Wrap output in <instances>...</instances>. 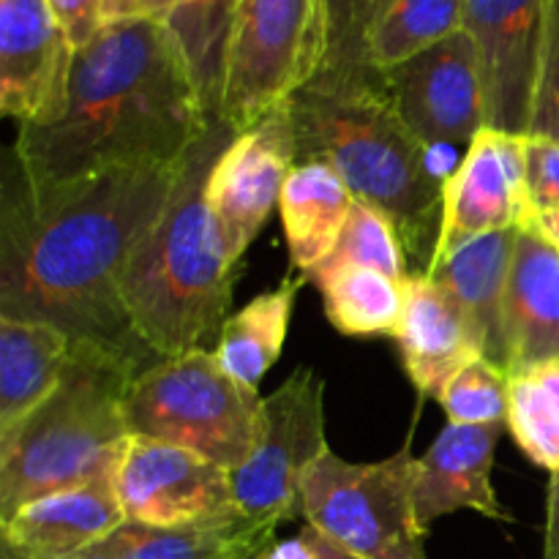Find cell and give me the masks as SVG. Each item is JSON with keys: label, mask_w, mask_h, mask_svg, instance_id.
<instances>
[{"label": "cell", "mask_w": 559, "mask_h": 559, "mask_svg": "<svg viewBox=\"0 0 559 559\" xmlns=\"http://www.w3.org/2000/svg\"><path fill=\"white\" fill-rule=\"evenodd\" d=\"M178 167L115 169L55 189H31L5 162L0 317L49 322L74 344L140 366L158 360L134 331L126 276L167 205Z\"/></svg>", "instance_id": "6da1fadb"}, {"label": "cell", "mask_w": 559, "mask_h": 559, "mask_svg": "<svg viewBox=\"0 0 559 559\" xmlns=\"http://www.w3.org/2000/svg\"><path fill=\"white\" fill-rule=\"evenodd\" d=\"M213 123L167 22L115 20L74 49L60 107L20 126L9 164L31 189L178 167Z\"/></svg>", "instance_id": "7a4b0ae2"}, {"label": "cell", "mask_w": 559, "mask_h": 559, "mask_svg": "<svg viewBox=\"0 0 559 559\" xmlns=\"http://www.w3.org/2000/svg\"><path fill=\"white\" fill-rule=\"evenodd\" d=\"M298 131V162H328L355 200L396 224L413 273L429 271L442 224L445 178L431 151L402 123L380 71L320 74L289 102Z\"/></svg>", "instance_id": "3957f363"}, {"label": "cell", "mask_w": 559, "mask_h": 559, "mask_svg": "<svg viewBox=\"0 0 559 559\" xmlns=\"http://www.w3.org/2000/svg\"><path fill=\"white\" fill-rule=\"evenodd\" d=\"M235 131L222 120L180 162L162 216L136 249L126 276V306L136 336L156 358L200 349L222 333L235 276L207 205V180Z\"/></svg>", "instance_id": "277c9868"}, {"label": "cell", "mask_w": 559, "mask_h": 559, "mask_svg": "<svg viewBox=\"0 0 559 559\" xmlns=\"http://www.w3.org/2000/svg\"><path fill=\"white\" fill-rule=\"evenodd\" d=\"M142 369L74 344L58 388L0 435V522L38 497L118 473L131 440L126 396Z\"/></svg>", "instance_id": "5b68a950"}, {"label": "cell", "mask_w": 559, "mask_h": 559, "mask_svg": "<svg viewBox=\"0 0 559 559\" xmlns=\"http://www.w3.org/2000/svg\"><path fill=\"white\" fill-rule=\"evenodd\" d=\"M260 409V393L235 382L205 347L153 360L126 396L131 437L186 448L229 473L254 451Z\"/></svg>", "instance_id": "8992f818"}, {"label": "cell", "mask_w": 559, "mask_h": 559, "mask_svg": "<svg viewBox=\"0 0 559 559\" xmlns=\"http://www.w3.org/2000/svg\"><path fill=\"white\" fill-rule=\"evenodd\" d=\"M328 58L325 0H238L224 52L218 120L240 134L287 107Z\"/></svg>", "instance_id": "52a82bcc"}, {"label": "cell", "mask_w": 559, "mask_h": 559, "mask_svg": "<svg viewBox=\"0 0 559 559\" xmlns=\"http://www.w3.org/2000/svg\"><path fill=\"white\" fill-rule=\"evenodd\" d=\"M418 409L407 440L393 456L353 464L328 451L300 486V516L360 559H429L413 502Z\"/></svg>", "instance_id": "ba28073f"}, {"label": "cell", "mask_w": 559, "mask_h": 559, "mask_svg": "<svg viewBox=\"0 0 559 559\" xmlns=\"http://www.w3.org/2000/svg\"><path fill=\"white\" fill-rule=\"evenodd\" d=\"M328 451L325 382L314 369L298 366L262 399L254 451L229 473L238 511L271 530L298 519L306 473Z\"/></svg>", "instance_id": "9c48e42d"}, {"label": "cell", "mask_w": 559, "mask_h": 559, "mask_svg": "<svg viewBox=\"0 0 559 559\" xmlns=\"http://www.w3.org/2000/svg\"><path fill=\"white\" fill-rule=\"evenodd\" d=\"M402 123L426 147H464L486 129V91L473 38L464 31L380 71Z\"/></svg>", "instance_id": "30bf717a"}, {"label": "cell", "mask_w": 559, "mask_h": 559, "mask_svg": "<svg viewBox=\"0 0 559 559\" xmlns=\"http://www.w3.org/2000/svg\"><path fill=\"white\" fill-rule=\"evenodd\" d=\"M298 164L293 109L282 107L229 140L207 180V205L233 265L282 202L284 183Z\"/></svg>", "instance_id": "8fae6325"}, {"label": "cell", "mask_w": 559, "mask_h": 559, "mask_svg": "<svg viewBox=\"0 0 559 559\" xmlns=\"http://www.w3.org/2000/svg\"><path fill=\"white\" fill-rule=\"evenodd\" d=\"M549 11L551 0H467L464 5V33L478 55L489 129L527 134Z\"/></svg>", "instance_id": "7c38bea8"}, {"label": "cell", "mask_w": 559, "mask_h": 559, "mask_svg": "<svg viewBox=\"0 0 559 559\" xmlns=\"http://www.w3.org/2000/svg\"><path fill=\"white\" fill-rule=\"evenodd\" d=\"M126 522L180 527L240 513L229 469L169 442L131 437L115 473Z\"/></svg>", "instance_id": "4fadbf2b"}, {"label": "cell", "mask_w": 559, "mask_h": 559, "mask_svg": "<svg viewBox=\"0 0 559 559\" xmlns=\"http://www.w3.org/2000/svg\"><path fill=\"white\" fill-rule=\"evenodd\" d=\"M533 216L524 136L486 126L445 180L440 238L431 262L480 235L522 227Z\"/></svg>", "instance_id": "5bb4252c"}, {"label": "cell", "mask_w": 559, "mask_h": 559, "mask_svg": "<svg viewBox=\"0 0 559 559\" xmlns=\"http://www.w3.org/2000/svg\"><path fill=\"white\" fill-rule=\"evenodd\" d=\"M71 47L47 0H0V109L16 126L47 120L60 107Z\"/></svg>", "instance_id": "9a60e30c"}, {"label": "cell", "mask_w": 559, "mask_h": 559, "mask_svg": "<svg viewBox=\"0 0 559 559\" xmlns=\"http://www.w3.org/2000/svg\"><path fill=\"white\" fill-rule=\"evenodd\" d=\"M502 424H448L429 451L413 464L415 516L424 533L456 511H475L491 522H513L491 486L497 442Z\"/></svg>", "instance_id": "2e32d148"}, {"label": "cell", "mask_w": 559, "mask_h": 559, "mask_svg": "<svg viewBox=\"0 0 559 559\" xmlns=\"http://www.w3.org/2000/svg\"><path fill=\"white\" fill-rule=\"evenodd\" d=\"M126 524L115 473L27 502L0 522L3 546L16 559H66Z\"/></svg>", "instance_id": "e0dca14e"}, {"label": "cell", "mask_w": 559, "mask_h": 559, "mask_svg": "<svg viewBox=\"0 0 559 559\" xmlns=\"http://www.w3.org/2000/svg\"><path fill=\"white\" fill-rule=\"evenodd\" d=\"M502 328L508 374L559 360V249L533 218L516 229Z\"/></svg>", "instance_id": "ac0fdd59"}, {"label": "cell", "mask_w": 559, "mask_h": 559, "mask_svg": "<svg viewBox=\"0 0 559 559\" xmlns=\"http://www.w3.org/2000/svg\"><path fill=\"white\" fill-rule=\"evenodd\" d=\"M393 338L399 342L404 371L418 391V402H440L448 382L464 366L484 358L464 311L426 273H409L407 309Z\"/></svg>", "instance_id": "d6986e66"}, {"label": "cell", "mask_w": 559, "mask_h": 559, "mask_svg": "<svg viewBox=\"0 0 559 559\" xmlns=\"http://www.w3.org/2000/svg\"><path fill=\"white\" fill-rule=\"evenodd\" d=\"M519 229V227H516ZM516 229L480 235L442 260L431 262L426 276L440 284L473 325L480 355L508 371V344L502 328L508 276H511Z\"/></svg>", "instance_id": "ffe728a7"}, {"label": "cell", "mask_w": 559, "mask_h": 559, "mask_svg": "<svg viewBox=\"0 0 559 559\" xmlns=\"http://www.w3.org/2000/svg\"><path fill=\"white\" fill-rule=\"evenodd\" d=\"M353 202L349 186L328 162L309 158L295 164L284 183L278 213L287 235L289 260L300 276L309 278L336 249Z\"/></svg>", "instance_id": "44dd1931"}, {"label": "cell", "mask_w": 559, "mask_h": 559, "mask_svg": "<svg viewBox=\"0 0 559 559\" xmlns=\"http://www.w3.org/2000/svg\"><path fill=\"white\" fill-rule=\"evenodd\" d=\"M74 342L49 322L0 317V435L58 388Z\"/></svg>", "instance_id": "7402d4cb"}, {"label": "cell", "mask_w": 559, "mask_h": 559, "mask_svg": "<svg viewBox=\"0 0 559 559\" xmlns=\"http://www.w3.org/2000/svg\"><path fill=\"white\" fill-rule=\"evenodd\" d=\"M306 276L284 278L276 289L251 298L233 317H227L216 338V358L222 369L249 391H257L262 377L282 355L293 320V306Z\"/></svg>", "instance_id": "603a6c76"}, {"label": "cell", "mask_w": 559, "mask_h": 559, "mask_svg": "<svg viewBox=\"0 0 559 559\" xmlns=\"http://www.w3.org/2000/svg\"><path fill=\"white\" fill-rule=\"evenodd\" d=\"M123 559H257L276 540V530L233 513L180 527L126 522L115 533Z\"/></svg>", "instance_id": "cb8c5ba5"}, {"label": "cell", "mask_w": 559, "mask_h": 559, "mask_svg": "<svg viewBox=\"0 0 559 559\" xmlns=\"http://www.w3.org/2000/svg\"><path fill=\"white\" fill-rule=\"evenodd\" d=\"M325 304V317L344 336H396L407 309V282L374 267L342 265L309 276Z\"/></svg>", "instance_id": "d4e9b609"}, {"label": "cell", "mask_w": 559, "mask_h": 559, "mask_svg": "<svg viewBox=\"0 0 559 559\" xmlns=\"http://www.w3.org/2000/svg\"><path fill=\"white\" fill-rule=\"evenodd\" d=\"M467 0H388L366 38V66L388 71L464 31Z\"/></svg>", "instance_id": "484cf974"}, {"label": "cell", "mask_w": 559, "mask_h": 559, "mask_svg": "<svg viewBox=\"0 0 559 559\" xmlns=\"http://www.w3.org/2000/svg\"><path fill=\"white\" fill-rule=\"evenodd\" d=\"M235 5L238 0H180L167 22L189 60V69L213 120H218L224 52H227Z\"/></svg>", "instance_id": "4316f807"}, {"label": "cell", "mask_w": 559, "mask_h": 559, "mask_svg": "<svg viewBox=\"0 0 559 559\" xmlns=\"http://www.w3.org/2000/svg\"><path fill=\"white\" fill-rule=\"evenodd\" d=\"M508 429L538 467L559 469V360L511 374Z\"/></svg>", "instance_id": "83f0119b"}, {"label": "cell", "mask_w": 559, "mask_h": 559, "mask_svg": "<svg viewBox=\"0 0 559 559\" xmlns=\"http://www.w3.org/2000/svg\"><path fill=\"white\" fill-rule=\"evenodd\" d=\"M407 262V251H404L396 224L385 213L377 211L374 205H369V202L355 200L347 227H344L336 249L331 251V257L317 271L342 265H364L374 267V271L385 273L391 278H399V282H407L409 273H413Z\"/></svg>", "instance_id": "f1b7e54d"}, {"label": "cell", "mask_w": 559, "mask_h": 559, "mask_svg": "<svg viewBox=\"0 0 559 559\" xmlns=\"http://www.w3.org/2000/svg\"><path fill=\"white\" fill-rule=\"evenodd\" d=\"M440 404L448 415V424L506 426L511 409V374L486 358L473 360L448 382Z\"/></svg>", "instance_id": "f546056e"}, {"label": "cell", "mask_w": 559, "mask_h": 559, "mask_svg": "<svg viewBox=\"0 0 559 559\" xmlns=\"http://www.w3.org/2000/svg\"><path fill=\"white\" fill-rule=\"evenodd\" d=\"M388 0H325L328 16V58L320 74L355 76L369 74L366 66V38Z\"/></svg>", "instance_id": "4dcf8cb0"}, {"label": "cell", "mask_w": 559, "mask_h": 559, "mask_svg": "<svg viewBox=\"0 0 559 559\" xmlns=\"http://www.w3.org/2000/svg\"><path fill=\"white\" fill-rule=\"evenodd\" d=\"M527 134L559 142V0H551L549 31H546L538 82H535L533 118H530Z\"/></svg>", "instance_id": "1f68e13d"}, {"label": "cell", "mask_w": 559, "mask_h": 559, "mask_svg": "<svg viewBox=\"0 0 559 559\" xmlns=\"http://www.w3.org/2000/svg\"><path fill=\"white\" fill-rule=\"evenodd\" d=\"M527 156V194L533 213L559 207V142L544 136H524Z\"/></svg>", "instance_id": "d6a6232c"}, {"label": "cell", "mask_w": 559, "mask_h": 559, "mask_svg": "<svg viewBox=\"0 0 559 559\" xmlns=\"http://www.w3.org/2000/svg\"><path fill=\"white\" fill-rule=\"evenodd\" d=\"M257 559H360L358 555L333 540L314 524L306 522L295 535L284 540H273L265 551Z\"/></svg>", "instance_id": "836d02e7"}, {"label": "cell", "mask_w": 559, "mask_h": 559, "mask_svg": "<svg viewBox=\"0 0 559 559\" xmlns=\"http://www.w3.org/2000/svg\"><path fill=\"white\" fill-rule=\"evenodd\" d=\"M58 16L60 27L69 36L71 47L80 49L104 27V5L107 0H47Z\"/></svg>", "instance_id": "e575fe53"}, {"label": "cell", "mask_w": 559, "mask_h": 559, "mask_svg": "<svg viewBox=\"0 0 559 559\" xmlns=\"http://www.w3.org/2000/svg\"><path fill=\"white\" fill-rule=\"evenodd\" d=\"M180 0H107L104 25L115 20H158L169 22Z\"/></svg>", "instance_id": "d590c367"}, {"label": "cell", "mask_w": 559, "mask_h": 559, "mask_svg": "<svg viewBox=\"0 0 559 559\" xmlns=\"http://www.w3.org/2000/svg\"><path fill=\"white\" fill-rule=\"evenodd\" d=\"M544 559H559V469L551 473L549 497H546Z\"/></svg>", "instance_id": "8d00e7d4"}, {"label": "cell", "mask_w": 559, "mask_h": 559, "mask_svg": "<svg viewBox=\"0 0 559 559\" xmlns=\"http://www.w3.org/2000/svg\"><path fill=\"white\" fill-rule=\"evenodd\" d=\"M66 559H123V551H120L115 535H109V538L98 540V544L87 546V549L76 551V555H71Z\"/></svg>", "instance_id": "74e56055"}, {"label": "cell", "mask_w": 559, "mask_h": 559, "mask_svg": "<svg viewBox=\"0 0 559 559\" xmlns=\"http://www.w3.org/2000/svg\"><path fill=\"white\" fill-rule=\"evenodd\" d=\"M533 222H535V227H538L540 233H544L546 238H549L551 243H555L559 249V207H557V211L535 213Z\"/></svg>", "instance_id": "f35d334b"}, {"label": "cell", "mask_w": 559, "mask_h": 559, "mask_svg": "<svg viewBox=\"0 0 559 559\" xmlns=\"http://www.w3.org/2000/svg\"><path fill=\"white\" fill-rule=\"evenodd\" d=\"M0 559H16V557L9 555V551H5V549H0Z\"/></svg>", "instance_id": "ab89813d"}]
</instances>
